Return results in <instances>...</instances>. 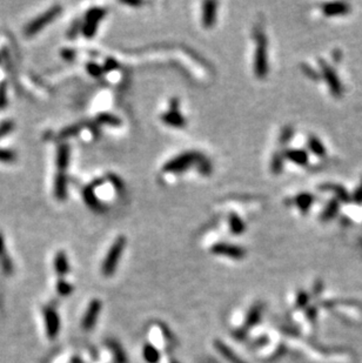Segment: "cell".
Here are the masks:
<instances>
[{
    "instance_id": "23",
    "label": "cell",
    "mask_w": 362,
    "mask_h": 363,
    "mask_svg": "<svg viewBox=\"0 0 362 363\" xmlns=\"http://www.w3.org/2000/svg\"><path fill=\"white\" fill-rule=\"evenodd\" d=\"M98 122L102 125L111 126V127H118V126L121 125V120L117 116H114L112 113L104 112L98 116Z\"/></svg>"
},
{
    "instance_id": "37",
    "label": "cell",
    "mask_w": 362,
    "mask_h": 363,
    "mask_svg": "<svg viewBox=\"0 0 362 363\" xmlns=\"http://www.w3.org/2000/svg\"><path fill=\"white\" fill-rule=\"evenodd\" d=\"M124 4H126V5H130V6H139V5H141V3H139V2H133V3L126 2V3H124Z\"/></svg>"
},
{
    "instance_id": "13",
    "label": "cell",
    "mask_w": 362,
    "mask_h": 363,
    "mask_svg": "<svg viewBox=\"0 0 362 363\" xmlns=\"http://www.w3.org/2000/svg\"><path fill=\"white\" fill-rule=\"evenodd\" d=\"M284 157L290 163L299 166H306L308 164V154L303 149H287L284 153Z\"/></svg>"
},
{
    "instance_id": "15",
    "label": "cell",
    "mask_w": 362,
    "mask_h": 363,
    "mask_svg": "<svg viewBox=\"0 0 362 363\" xmlns=\"http://www.w3.org/2000/svg\"><path fill=\"white\" fill-rule=\"evenodd\" d=\"M264 305L261 303H255L252 308L249 309L248 314L246 316L245 327L246 328H250V327L257 325L260 322L261 315H263Z\"/></svg>"
},
{
    "instance_id": "35",
    "label": "cell",
    "mask_w": 362,
    "mask_h": 363,
    "mask_svg": "<svg viewBox=\"0 0 362 363\" xmlns=\"http://www.w3.org/2000/svg\"><path fill=\"white\" fill-rule=\"evenodd\" d=\"M110 180L112 181V183L114 186H116V188L118 190L123 189V182H121L120 179L118 177H116V175H110Z\"/></svg>"
},
{
    "instance_id": "16",
    "label": "cell",
    "mask_w": 362,
    "mask_h": 363,
    "mask_svg": "<svg viewBox=\"0 0 362 363\" xmlns=\"http://www.w3.org/2000/svg\"><path fill=\"white\" fill-rule=\"evenodd\" d=\"M84 199L86 201V203H87L88 206L92 208V210L98 211V212L104 210L101 202H100L99 199L95 195L94 188H93V187H86L84 190Z\"/></svg>"
},
{
    "instance_id": "11",
    "label": "cell",
    "mask_w": 362,
    "mask_h": 363,
    "mask_svg": "<svg viewBox=\"0 0 362 363\" xmlns=\"http://www.w3.org/2000/svg\"><path fill=\"white\" fill-rule=\"evenodd\" d=\"M214 347H216V349L225 357V360H227L229 363H247L243 361L242 358H240L238 355L234 353V350H233L232 348H229L227 344H225L222 341L217 340L216 342H214Z\"/></svg>"
},
{
    "instance_id": "32",
    "label": "cell",
    "mask_w": 362,
    "mask_h": 363,
    "mask_svg": "<svg viewBox=\"0 0 362 363\" xmlns=\"http://www.w3.org/2000/svg\"><path fill=\"white\" fill-rule=\"evenodd\" d=\"M118 68V63L113 59H107L104 67V72H112Z\"/></svg>"
},
{
    "instance_id": "25",
    "label": "cell",
    "mask_w": 362,
    "mask_h": 363,
    "mask_svg": "<svg viewBox=\"0 0 362 363\" xmlns=\"http://www.w3.org/2000/svg\"><path fill=\"white\" fill-rule=\"evenodd\" d=\"M110 346H111V350H112L114 354V360H116L117 363H126L127 362L126 354H125L123 348H121L119 344L112 342V343H110Z\"/></svg>"
},
{
    "instance_id": "3",
    "label": "cell",
    "mask_w": 362,
    "mask_h": 363,
    "mask_svg": "<svg viewBox=\"0 0 362 363\" xmlns=\"http://www.w3.org/2000/svg\"><path fill=\"white\" fill-rule=\"evenodd\" d=\"M126 247V238L125 236H118V238L114 240L112 246H111L109 253H107L105 260L102 262L101 266V273L106 278H110L114 274L116 269L118 267V264H119L121 254Z\"/></svg>"
},
{
    "instance_id": "7",
    "label": "cell",
    "mask_w": 362,
    "mask_h": 363,
    "mask_svg": "<svg viewBox=\"0 0 362 363\" xmlns=\"http://www.w3.org/2000/svg\"><path fill=\"white\" fill-rule=\"evenodd\" d=\"M100 310H101V301L99 299H93L86 310L84 320H82V328L85 330H91L98 321Z\"/></svg>"
},
{
    "instance_id": "14",
    "label": "cell",
    "mask_w": 362,
    "mask_h": 363,
    "mask_svg": "<svg viewBox=\"0 0 362 363\" xmlns=\"http://www.w3.org/2000/svg\"><path fill=\"white\" fill-rule=\"evenodd\" d=\"M321 189L333 192L335 194L336 200L341 201V202L348 203V202H350V200H352V197H350L348 192H347V190L340 185H335V183H327V185L322 186Z\"/></svg>"
},
{
    "instance_id": "21",
    "label": "cell",
    "mask_w": 362,
    "mask_h": 363,
    "mask_svg": "<svg viewBox=\"0 0 362 363\" xmlns=\"http://www.w3.org/2000/svg\"><path fill=\"white\" fill-rule=\"evenodd\" d=\"M308 148L312 153H314L318 157H325L326 155V147L324 146L320 140L317 136H309L308 139Z\"/></svg>"
},
{
    "instance_id": "27",
    "label": "cell",
    "mask_w": 362,
    "mask_h": 363,
    "mask_svg": "<svg viewBox=\"0 0 362 363\" xmlns=\"http://www.w3.org/2000/svg\"><path fill=\"white\" fill-rule=\"evenodd\" d=\"M199 172L202 175H210L212 173V165H211V161L207 159V158L203 157V159L200 161V164L198 165Z\"/></svg>"
},
{
    "instance_id": "34",
    "label": "cell",
    "mask_w": 362,
    "mask_h": 363,
    "mask_svg": "<svg viewBox=\"0 0 362 363\" xmlns=\"http://www.w3.org/2000/svg\"><path fill=\"white\" fill-rule=\"evenodd\" d=\"M307 300H308V297H307L306 294L300 293L299 295H297V299H296L297 307H303V305H306Z\"/></svg>"
},
{
    "instance_id": "18",
    "label": "cell",
    "mask_w": 362,
    "mask_h": 363,
    "mask_svg": "<svg viewBox=\"0 0 362 363\" xmlns=\"http://www.w3.org/2000/svg\"><path fill=\"white\" fill-rule=\"evenodd\" d=\"M314 202V196L309 193H301L295 196V203L302 213H307Z\"/></svg>"
},
{
    "instance_id": "4",
    "label": "cell",
    "mask_w": 362,
    "mask_h": 363,
    "mask_svg": "<svg viewBox=\"0 0 362 363\" xmlns=\"http://www.w3.org/2000/svg\"><path fill=\"white\" fill-rule=\"evenodd\" d=\"M319 63H320V67L322 71V77H324L326 82H327L328 87L333 93V95L336 96V98H341L343 94V87L341 81H340V79L335 73V71L333 70V68L329 66L325 60L320 59L319 60Z\"/></svg>"
},
{
    "instance_id": "2",
    "label": "cell",
    "mask_w": 362,
    "mask_h": 363,
    "mask_svg": "<svg viewBox=\"0 0 362 363\" xmlns=\"http://www.w3.org/2000/svg\"><path fill=\"white\" fill-rule=\"evenodd\" d=\"M255 55H254V73L259 79H264L268 74V51L267 38L261 30L255 31Z\"/></svg>"
},
{
    "instance_id": "22",
    "label": "cell",
    "mask_w": 362,
    "mask_h": 363,
    "mask_svg": "<svg viewBox=\"0 0 362 363\" xmlns=\"http://www.w3.org/2000/svg\"><path fill=\"white\" fill-rule=\"evenodd\" d=\"M55 267H56V271L57 273H58L59 275H65L67 274V272H69V261H67V257L66 255L63 253V251H60V253L57 254V257H56V261H55Z\"/></svg>"
},
{
    "instance_id": "9",
    "label": "cell",
    "mask_w": 362,
    "mask_h": 363,
    "mask_svg": "<svg viewBox=\"0 0 362 363\" xmlns=\"http://www.w3.org/2000/svg\"><path fill=\"white\" fill-rule=\"evenodd\" d=\"M217 7L216 2L203 3L202 7V25L206 28H212L217 20Z\"/></svg>"
},
{
    "instance_id": "28",
    "label": "cell",
    "mask_w": 362,
    "mask_h": 363,
    "mask_svg": "<svg viewBox=\"0 0 362 363\" xmlns=\"http://www.w3.org/2000/svg\"><path fill=\"white\" fill-rule=\"evenodd\" d=\"M86 70H87L88 73L91 74L92 77H94V78L101 77V74L104 73V68L101 66H99V65L95 64V63L87 64V67H86Z\"/></svg>"
},
{
    "instance_id": "12",
    "label": "cell",
    "mask_w": 362,
    "mask_h": 363,
    "mask_svg": "<svg viewBox=\"0 0 362 363\" xmlns=\"http://www.w3.org/2000/svg\"><path fill=\"white\" fill-rule=\"evenodd\" d=\"M46 319V330H47V334L49 337H55L59 332V318L57 315V313L53 310V309H47L45 315Z\"/></svg>"
},
{
    "instance_id": "1",
    "label": "cell",
    "mask_w": 362,
    "mask_h": 363,
    "mask_svg": "<svg viewBox=\"0 0 362 363\" xmlns=\"http://www.w3.org/2000/svg\"><path fill=\"white\" fill-rule=\"evenodd\" d=\"M203 159V155L198 152H185L177 155L173 159L165 164L163 171L165 173L179 174L184 173L192 166H198L200 161Z\"/></svg>"
},
{
    "instance_id": "24",
    "label": "cell",
    "mask_w": 362,
    "mask_h": 363,
    "mask_svg": "<svg viewBox=\"0 0 362 363\" xmlns=\"http://www.w3.org/2000/svg\"><path fill=\"white\" fill-rule=\"evenodd\" d=\"M284 159L285 157L280 153H275L271 163V170L274 174H280L284 170Z\"/></svg>"
},
{
    "instance_id": "19",
    "label": "cell",
    "mask_w": 362,
    "mask_h": 363,
    "mask_svg": "<svg viewBox=\"0 0 362 363\" xmlns=\"http://www.w3.org/2000/svg\"><path fill=\"white\" fill-rule=\"evenodd\" d=\"M142 356L147 363H158L160 360V353L156 346L150 343H146L142 348Z\"/></svg>"
},
{
    "instance_id": "30",
    "label": "cell",
    "mask_w": 362,
    "mask_h": 363,
    "mask_svg": "<svg viewBox=\"0 0 362 363\" xmlns=\"http://www.w3.org/2000/svg\"><path fill=\"white\" fill-rule=\"evenodd\" d=\"M293 136V128L292 127H285L284 129H282L281 134H280V143L281 145H285V143H287L290 138Z\"/></svg>"
},
{
    "instance_id": "20",
    "label": "cell",
    "mask_w": 362,
    "mask_h": 363,
    "mask_svg": "<svg viewBox=\"0 0 362 363\" xmlns=\"http://www.w3.org/2000/svg\"><path fill=\"white\" fill-rule=\"evenodd\" d=\"M339 212V200H331L327 204V207L325 208V211L322 212L321 214V220L322 221H329L332 220L333 218L338 214Z\"/></svg>"
},
{
    "instance_id": "5",
    "label": "cell",
    "mask_w": 362,
    "mask_h": 363,
    "mask_svg": "<svg viewBox=\"0 0 362 363\" xmlns=\"http://www.w3.org/2000/svg\"><path fill=\"white\" fill-rule=\"evenodd\" d=\"M212 253L214 255H219V256H225L233 258V260H241L246 256V250L242 247L236 246L233 243H226V242H219L216 243L211 248Z\"/></svg>"
},
{
    "instance_id": "6",
    "label": "cell",
    "mask_w": 362,
    "mask_h": 363,
    "mask_svg": "<svg viewBox=\"0 0 362 363\" xmlns=\"http://www.w3.org/2000/svg\"><path fill=\"white\" fill-rule=\"evenodd\" d=\"M107 11L105 9H100V7H94L89 12L86 14V20L85 25L82 27V32H84L85 37L92 38L93 35L95 34L96 30H98V26L100 21L102 20V18L105 17Z\"/></svg>"
},
{
    "instance_id": "8",
    "label": "cell",
    "mask_w": 362,
    "mask_h": 363,
    "mask_svg": "<svg viewBox=\"0 0 362 363\" xmlns=\"http://www.w3.org/2000/svg\"><path fill=\"white\" fill-rule=\"evenodd\" d=\"M161 120L165 125L174 128H184L186 126V119L182 114L175 110H168L161 116Z\"/></svg>"
},
{
    "instance_id": "10",
    "label": "cell",
    "mask_w": 362,
    "mask_h": 363,
    "mask_svg": "<svg viewBox=\"0 0 362 363\" xmlns=\"http://www.w3.org/2000/svg\"><path fill=\"white\" fill-rule=\"evenodd\" d=\"M350 11V7L347 3L341 2H334V3H327L322 6V12H324L327 17H334V16H343L347 14Z\"/></svg>"
},
{
    "instance_id": "33",
    "label": "cell",
    "mask_w": 362,
    "mask_h": 363,
    "mask_svg": "<svg viewBox=\"0 0 362 363\" xmlns=\"http://www.w3.org/2000/svg\"><path fill=\"white\" fill-rule=\"evenodd\" d=\"M353 200L355 201L356 203H362V180L360 182V185L357 186V188H356L355 192H354Z\"/></svg>"
},
{
    "instance_id": "29",
    "label": "cell",
    "mask_w": 362,
    "mask_h": 363,
    "mask_svg": "<svg viewBox=\"0 0 362 363\" xmlns=\"http://www.w3.org/2000/svg\"><path fill=\"white\" fill-rule=\"evenodd\" d=\"M301 70H302L303 73L306 74L308 78H311L312 80H319V79H320V75L318 74V72L306 64L301 65Z\"/></svg>"
},
{
    "instance_id": "36",
    "label": "cell",
    "mask_w": 362,
    "mask_h": 363,
    "mask_svg": "<svg viewBox=\"0 0 362 363\" xmlns=\"http://www.w3.org/2000/svg\"><path fill=\"white\" fill-rule=\"evenodd\" d=\"M170 110H179V100L177 98H173L170 101Z\"/></svg>"
},
{
    "instance_id": "38",
    "label": "cell",
    "mask_w": 362,
    "mask_h": 363,
    "mask_svg": "<svg viewBox=\"0 0 362 363\" xmlns=\"http://www.w3.org/2000/svg\"><path fill=\"white\" fill-rule=\"evenodd\" d=\"M173 363H177V362H173Z\"/></svg>"
},
{
    "instance_id": "17",
    "label": "cell",
    "mask_w": 362,
    "mask_h": 363,
    "mask_svg": "<svg viewBox=\"0 0 362 363\" xmlns=\"http://www.w3.org/2000/svg\"><path fill=\"white\" fill-rule=\"evenodd\" d=\"M228 222H229V228H231V232L235 235H240L245 232L246 226L245 222L242 221V219L239 217L238 214L231 213L228 217Z\"/></svg>"
},
{
    "instance_id": "31",
    "label": "cell",
    "mask_w": 362,
    "mask_h": 363,
    "mask_svg": "<svg viewBox=\"0 0 362 363\" xmlns=\"http://www.w3.org/2000/svg\"><path fill=\"white\" fill-rule=\"evenodd\" d=\"M57 289H58V293L62 294V295H69V294H71V292H72V287H71L70 283H67L65 281H60L58 282V287H57Z\"/></svg>"
},
{
    "instance_id": "26",
    "label": "cell",
    "mask_w": 362,
    "mask_h": 363,
    "mask_svg": "<svg viewBox=\"0 0 362 363\" xmlns=\"http://www.w3.org/2000/svg\"><path fill=\"white\" fill-rule=\"evenodd\" d=\"M69 147L67 146H62L59 149L58 153V164L60 168H65L67 165H69Z\"/></svg>"
}]
</instances>
